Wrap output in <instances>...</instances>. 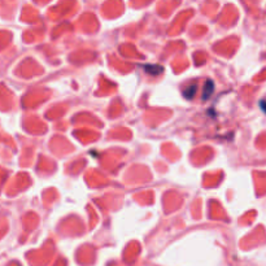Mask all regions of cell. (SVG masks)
<instances>
[{
	"label": "cell",
	"mask_w": 266,
	"mask_h": 266,
	"mask_svg": "<svg viewBox=\"0 0 266 266\" xmlns=\"http://www.w3.org/2000/svg\"><path fill=\"white\" fill-rule=\"evenodd\" d=\"M195 90H196V87H194V86H191L190 90H186L185 92H183V95H185V96L187 97V99H191V96H192V92H194Z\"/></svg>",
	"instance_id": "6da1fadb"
},
{
	"label": "cell",
	"mask_w": 266,
	"mask_h": 266,
	"mask_svg": "<svg viewBox=\"0 0 266 266\" xmlns=\"http://www.w3.org/2000/svg\"><path fill=\"white\" fill-rule=\"evenodd\" d=\"M260 107H261V109H262L263 112L266 113V101H265V100H261V101H260Z\"/></svg>",
	"instance_id": "7a4b0ae2"
}]
</instances>
